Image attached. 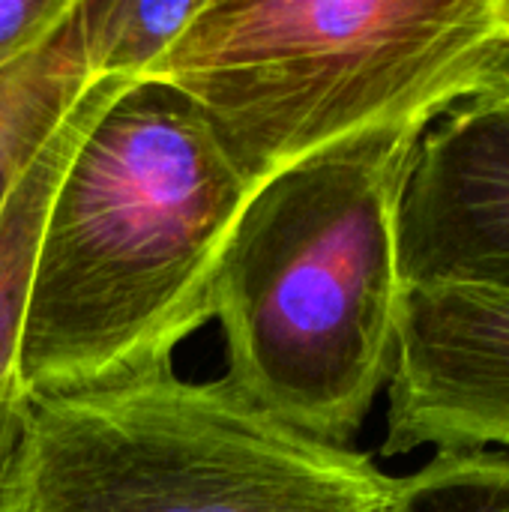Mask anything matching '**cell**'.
Returning <instances> with one entry per match:
<instances>
[{
	"mask_svg": "<svg viewBox=\"0 0 509 512\" xmlns=\"http://www.w3.org/2000/svg\"><path fill=\"white\" fill-rule=\"evenodd\" d=\"M93 81L75 6L39 48L0 72V210Z\"/></svg>",
	"mask_w": 509,
	"mask_h": 512,
	"instance_id": "obj_8",
	"label": "cell"
},
{
	"mask_svg": "<svg viewBox=\"0 0 509 512\" xmlns=\"http://www.w3.org/2000/svg\"><path fill=\"white\" fill-rule=\"evenodd\" d=\"M426 129L360 132L273 174L216 267L222 381L333 447L357 438L393 372L405 291L396 222Z\"/></svg>",
	"mask_w": 509,
	"mask_h": 512,
	"instance_id": "obj_2",
	"label": "cell"
},
{
	"mask_svg": "<svg viewBox=\"0 0 509 512\" xmlns=\"http://www.w3.org/2000/svg\"><path fill=\"white\" fill-rule=\"evenodd\" d=\"M255 186L204 114L129 81L75 147L42 222L18 375L27 402L174 369L213 321L225 240Z\"/></svg>",
	"mask_w": 509,
	"mask_h": 512,
	"instance_id": "obj_1",
	"label": "cell"
},
{
	"mask_svg": "<svg viewBox=\"0 0 509 512\" xmlns=\"http://www.w3.org/2000/svg\"><path fill=\"white\" fill-rule=\"evenodd\" d=\"M396 249L402 288H509V84L450 108L423 132Z\"/></svg>",
	"mask_w": 509,
	"mask_h": 512,
	"instance_id": "obj_6",
	"label": "cell"
},
{
	"mask_svg": "<svg viewBox=\"0 0 509 512\" xmlns=\"http://www.w3.org/2000/svg\"><path fill=\"white\" fill-rule=\"evenodd\" d=\"M495 84H509V66H507V69H504V75H501V78H498Z\"/></svg>",
	"mask_w": 509,
	"mask_h": 512,
	"instance_id": "obj_12",
	"label": "cell"
},
{
	"mask_svg": "<svg viewBox=\"0 0 509 512\" xmlns=\"http://www.w3.org/2000/svg\"><path fill=\"white\" fill-rule=\"evenodd\" d=\"M399 477L174 369L30 405L0 512H393Z\"/></svg>",
	"mask_w": 509,
	"mask_h": 512,
	"instance_id": "obj_4",
	"label": "cell"
},
{
	"mask_svg": "<svg viewBox=\"0 0 509 512\" xmlns=\"http://www.w3.org/2000/svg\"><path fill=\"white\" fill-rule=\"evenodd\" d=\"M75 0H0V72L39 48L72 12Z\"/></svg>",
	"mask_w": 509,
	"mask_h": 512,
	"instance_id": "obj_11",
	"label": "cell"
},
{
	"mask_svg": "<svg viewBox=\"0 0 509 512\" xmlns=\"http://www.w3.org/2000/svg\"><path fill=\"white\" fill-rule=\"evenodd\" d=\"M381 456L509 453V288H405Z\"/></svg>",
	"mask_w": 509,
	"mask_h": 512,
	"instance_id": "obj_5",
	"label": "cell"
},
{
	"mask_svg": "<svg viewBox=\"0 0 509 512\" xmlns=\"http://www.w3.org/2000/svg\"><path fill=\"white\" fill-rule=\"evenodd\" d=\"M509 66V0H207L147 81L258 189L360 132L432 126Z\"/></svg>",
	"mask_w": 509,
	"mask_h": 512,
	"instance_id": "obj_3",
	"label": "cell"
},
{
	"mask_svg": "<svg viewBox=\"0 0 509 512\" xmlns=\"http://www.w3.org/2000/svg\"><path fill=\"white\" fill-rule=\"evenodd\" d=\"M393 512H509V456L435 453L399 477Z\"/></svg>",
	"mask_w": 509,
	"mask_h": 512,
	"instance_id": "obj_10",
	"label": "cell"
},
{
	"mask_svg": "<svg viewBox=\"0 0 509 512\" xmlns=\"http://www.w3.org/2000/svg\"><path fill=\"white\" fill-rule=\"evenodd\" d=\"M126 84L129 81L123 78H96L36 153L0 210V486L30 417V402L18 375V351L42 222L75 147Z\"/></svg>",
	"mask_w": 509,
	"mask_h": 512,
	"instance_id": "obj_7",
	"label": "cell"
},
{
	"mask_svg": "<svg viewBox=\"0 0 509 512\" xmlns=\"http://www.w3.org/2000/svg\"><path fill=\"white\" fill-rule=\"evenodd\" d=\"M207 0H78V30L96 78L147 81Z\"/></svg>",
	"mask_w": 509,
	"mask_h": 512,
	"instance_id": "obj_9",
	"label": "cell"
}]
</instances>
